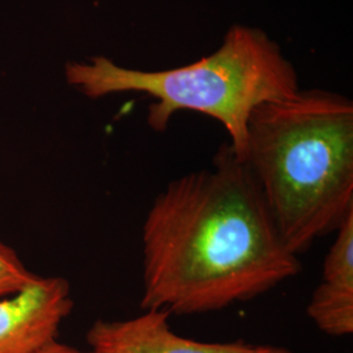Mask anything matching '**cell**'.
<instances>
[{"mask_svg": "<svg viewBox=\"0 0 353 353\" xmlns=\"http://www.w3.org/2000/svg\"><path fill=\"white\" fill-rule=\"evenodd\" d=\"M143 310L191 316L249 301L296 276L249 170L230 144L212 168L168 183L143 224Z\"/></svg>", "mask_w": 353, "mask_h": 353, "instance_id": "6da1fadb", "label": "cell"}, {"mask_svg": "<svg viewBox=\"0 0 353 353\" xmlns=\"http://www.w3.org/2000/svg\"><path fill=\"white\" fill-rule=\"evenodd\" d=\"M242 161L294 255L353 214V102L299 89L254 109Z\"/></svg>", "mask_w": 353, "mask_h": 353, "instance_id": "7a4b0ae2", "label": "cell"}, {"mask_svg": "<svg viewBox=\"0 0 353 353\" xmlns=\"http://www.w3.org/2000/svg\"><path fill=\"white\" fill-rule=\"evenodd\" d=\"M64 77L70 87L92 100L131 92L150 96L154 101L147 123L156 132L166 131L174 114L182 110L214 118L225 127L240 160L254 109L300 89L297 71L278 42L265 30L242 24L230 26L211 55L192 63L143 71L96 55L67 62Z\"/></svg>", "mask_w": 353, "mask_h": 353, "instance_id": "3957f363", "label": "cell"}, {"mask_svg": "<svg viewBox=\"0 0 353 353\" xmlns=\"http://www.w3.org/2000/svg\"><path fill=\"white\" fill-rule=\"evenodd\" d=\"M74 300L68 281L38 276L26 290L0 299V353H34L58 339Z\"/></svg>", "mask_w": 353, "mask_h": 353, "instance_id": "277c9868", "label": "cell"}, {"mask_svg": "<svg viewBox=\"0 0 353 353\" xmlns=\"http://www.w3.org/2000/svg\"><path fill=\"white\" fill-rule=\"evenodd\" d=\"M165 310H145L126 321H96L87 343L96 353H294L284 347L245 341L204 343L176 334Z\"/></svg>", "mask_w": 353, "mask_h": 353, "instance_id": "5b68a950", "label": "cell"}, {"mask_svg": "<svg viewBox=\"0 0 353 353\" xmlns=\"http://www.w3.org/2000/svg\"><path fill=\"white\" fill-rule=\"evenodd\" d=\"M322 274V281L307 305V316L326 335H352L353 214L336 230Z\"/></svg>", "mask_w": 353, "mask_h": 353, "instance_id": "8992f818", "label": "cell"}, {"mask_svg": "<svg viewBox=\"0 0 353 353\" xmlns=\"http://www.w3.org/2000/svg\"><path fill=\"white\" fill-rule=\"evenodd\" d=\"M38 276L26 268L11 246L0 241V299L26 290Z\"/></svg>", "mask_w": 353, "mask_h": 353, "instance_id": "52a82bcc", "label": "cell"}, {"mask_svg": "<svg viewBox=\"0 0 353 353\" xmlns=\"http://www.w3.org/2000/svg\"><path fill=\"white\" fill-rule=\"evenodd\" d=\"M34 353H96L93 352L92 350L89 351H81V350H77L75 347H71L68 344H63L61 341H52L50 343H48L46 345H43L42 348H39L38 351Z\"/></svg>", "mask_w": 353, "mask_h": 353, "instance_id": "ba28073f", "label": "cell"}]
</instances>
